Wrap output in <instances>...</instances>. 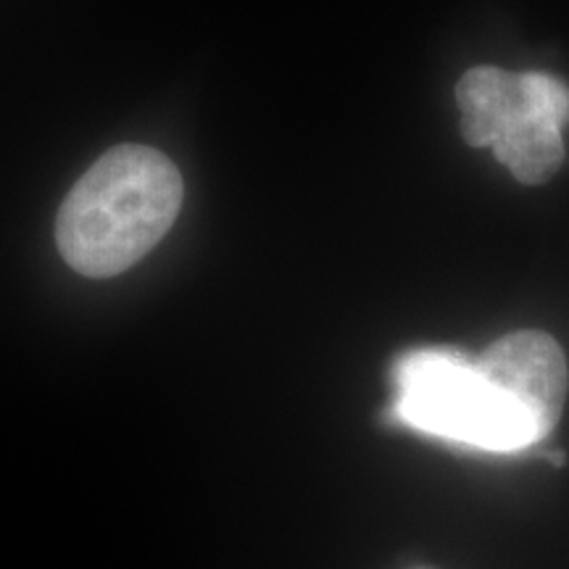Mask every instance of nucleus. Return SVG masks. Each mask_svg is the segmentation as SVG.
<instances>
[{
	"label": "nucleus",
	"mask_w": 569,
	"mask_h": 569,
	"mask_svg": "<svg viewBox=\"0 0 569 569\" xmlns=\"http://www.w3.org/2000/svg\"><path fill=\"white\" fill-rule=\"evenodd\" d=\"M478 365L538 427L540 436H549L565 409L569 386L567 359L557 340L536 330L511 332L496 340Z\"/></svg>",
	"instance_id": "obj_4"
},
{
	"label": "nucleus",
	"mask_w": 569,
	"mask_h": 569,
	"mask_svg": "<svg viewBox=\"0 0 569 569\" xmlns=\"http://www.w3.org/2000/svg\"><path fill=\"white\" fill-rule=\"evenodd\" d=\"M182 177L148 146L103 153L63 198L56 240L77 274H122L159 243L182 209Z\"/></svg>",
	"instance_id": "obj_1"
},
{
	"label": "nucleus",
	"mask_w": 569,
	"mask_h": 569,
	"mask_svg": "<svg viewBox=\"0 0 569 569\" xmlns=\"http://www.w3.org/2000/svg\"><path fill=\"white\" fill-rule=\"evenodd\" d=\"M457 101L465 140L493 148L519 182H546L565 161L569 88L557 77L478 67L461 77Z\"/></svg>",
	"instance_id": "obj_3"
},
{
	"label": "nucleus",
	"mask_w": 569,
	"mask_h": 569,
	"mask_svg": "<svg viewBox=\"0 0 569 569\" xmlns=\"http://www.w3.org/2000/svg\"><path fill=\"white\" fill-rule=\"evenodd\" d=\"M393 417L427 436L493 453L522 451L543 438L478 361L453 348H425L398 361Z\"/></svg>",
	"instance_id": "obj_2"
}]
</instances>
